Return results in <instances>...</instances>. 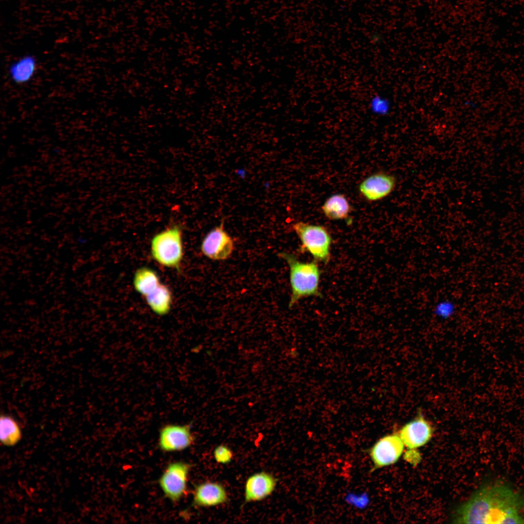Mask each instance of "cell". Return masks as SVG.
<instances>
[{
    "mask_svg": "<svg viewBox=\"0 0 524 524\" xmlns=\"http://www.w3.org/2000/svg\"><path fill=\"white\" fill-rule=\"evenodd\" d=\"M144 298L148 306L156 314L164 316L170 311L173 295L166 285L161 283L154 291Z\"/></svg>",
    "mask_w": 524,
    "mask_h": 524,
    "instance_id": "obj_14",
    "label": "cell"
},
{
    "mask_svg": "<svg viewBox=\"0 0 524 524\" xmlns=\"http://www.w3.org/2000/svg\"><path fill=\"white\" fill-rule=\"evenodd\" d=\"M150 252L152 258L160 265L179 269L184 256L181 228L174 226L156 234L151 240Z\"/></svg>",
    "mask_w": 524,
    "mask_h": 524,
    "instance_id": "obj_3",
    "label": "cell"
},
{
    "mask_svg": "<svg viewBox=\"0 0 524 524\" xmlns=\"http://www.w3.org/2000/svg\"><path fill=\"white\" fill-rule=\"evenodd\" d=\"M278 256L283 259L289 267L291 295L289 308H292L300 300L310 296L322 297L319 290L321 270L318 262L300 261L293 253L279 252Z\"/></svg>",
    "mask_w": 524,
    "mask_h": 524,
    "instance_id": "obj_2",
    "label": "cell"
},
{
    "mask_svg": "<svg viewBox=\"0 0 524 524\" xmlns=\"http://www.w3.org/2000/svg\"><path fill=\"white\" fill-rule=\"evenodd\" d=\"M404 444L398 433L379 439L368 450L372 461L371 472L396 462L403 454Z\"/></svg>",
    "mask_w": 524,
    "mask_h": 524,
    "instance_id": "obj_6",
    "label": "cell"
},
{
    "mask_svg": "<svg viewBox=\"0 0 524 524\" xmlns=\"http://www.w3.org/2000/svg\"><path fill=\"white\" fill-rule=\"evenodd\" d=\"M234 248V242L224 229L223 222L206 234L200 246L201 252L205 256L215 261L228 259Z\"/></svg>",
    "mask_w": 524,
    "mask_h": 524,
    "instance_id": "obj_8",
    "label": "cell"
},
{
    "mask_svg": "<svg viewBox=\"0 0 524 524\" xmlns=\"http://www.w3.org/2000/svg\"><path fill=\"white\" fill-rule=\"evenodd\" d=\"M233 458L232 451L225 444L217 445L213 450V458L219 464H228L232 461Z\"/></svg>",
    "mask_w": 524,
    "mask_h": 524,
    "instance_id": "obj_20",
    "label": "cell"
},
{
    "mask_svg": "<svg viewBox=\"0 0 524 524\" xmlns=\"http://www.w3.org/2000/svg\"><path fill=\"white\" fill-rule=\"evenodd\" d=\"M456 306L454 302L448 299L442 300L437 302L433 309L434 315L442 319H447L451 317L455 313Z\"/></svg>",
    "mask_w": 524,
    "mask_h": 524,
    "instance_id": "obj_18",
    "label": "cell"
},
{
    "mask_svg": "<svg viewBox=\"0 0 524 524\" xmlns=\"http://www.w3.org/2000/svg\"><path fill=\"white\" fill-rule=\"evenodd\" d=\"M160 284L158 275L150 268L142 267L134 273L133 278L134 288L144 297L154 291Z\"/></svg>",
    "mask_w": 524,
    "mask_h": 524,
    "instance_id": "obj_16",
    "label": "cell"
},
{
    "mask_svg": "<svg viewBox=\"0 0 524 524\" xmlns=\"http://www.w3.org/2000/svg\"><path fill=\"white\" fill-rule=\"evenodd\" d=\"M195 440L191 424H168L160 430L158 445L164 452H178L191 447Z\"/></svg>",
    "mask_w": 524,
    "mask_h": 524,
    "instance_id": "obj_7",
    "label": "cell"
},
{
    "mask_svg": "<svg viewBox=\"0 0 524 524\" xmlns=\"http://www.w3.org/2000/svg\"><path fill=\"white\" fill-rule=\"evenodd\" d=\"M192 465L182 461L169 463L160 475L158 483L164 495L177 503L187 493L188 483Z\"/></svg>",
    "mask_w": 524,
    "mask_h": 524,
    "instance_id": "obj_5",
    "label": "cell"
},
{
    "mask_svg": "<svg viewBox=\"0 0 524 524\" xmlns=\"http://www.w3.org/2000/svg\"><path fill=\"white\" fill-rule=\"evenodd\" d=\"M455 524H524V496L500 481L485 484L455 510Z\"/></svg>",
    "mask_w": 524,
    "mask_h": 524,
    "instance_id": "obj_1",
    "label": "cell"
},
{
    "mask_svg": "<svg viewBox=\"0 0 524 524\" xmlns=\"http://www.w3.org/2000/svg\"><path fill=\"white\" fill-rule=\"evenodd\" d=\"M300 240L298 251L308 252L318 262L327 264L331 257L332 237L328 229L322 225L297 222L292 226Z\"/></svg>",
    "mask_w": 524,
    "mask_h": 524,
    "instance_id": "obj_4",
    "label": "cell"
},
{
    "mask_svg": "<svg viewBox=\"0 0 524 524\" xmlns=\"http://www.w3.org/2000/svg\"><path fill=\"white\" fill-rule=\"evenodd\" d=\"M37 63L32 55H25L14 61L9 67L8 73L11 81L17 84H23L30 81L36 73Z\"/></svg>",
    "mask_w": 524,
    "mask_h": 524,
    "instance_id": "obj_13",
    "label": "cell"
},
{
    "mask_svg": "<svg viewBox=\"0 0 524 524\" xmlns=\"http://www.w3.org/2000/svg\"><path fill=\"white\" fill-rule=\"evenodd\" d=\"M370 108L372 113L377 115H387L391 109L390 101L386 98L379 95L374 96L370 103Z\"/></svg>",
    "mask_w": 524,
    "mask_h": 524,
    "instance_id": "obj_19",
    "label": "cell"
},
{
    "mask_svg": "<svg viewBox=\"0 0 524 524\" xmlns=\"http://www.w3.org/2000/svg\"><path fill=\"white\" fill-rule=\"evenodd\" d=\"M351 208L347 197L343 194H334L326 199L322 206L324 215L330 220L346 219Z\"/></svg>",
    "mask_w": 524,
    "mask_h": 524,
    "instance_id": "obj_15",
    "label": "cell"
},
{
    "mask_svg": "<svg viewBox=\"0 0 524 524\" xmlns=\"http://www.w3.org/2000/svg\"><path fill=\"white\" fill-rule=\"evenodd\" d=\"M229 500L228 492L221 483L206 481L195 486L192 504L195 507H213L224 504Z\"/></svg>",
    "mask_w": 524,
    "mask_h": 524,
    "instance_id": "obj_12",
    "label": "cell"
},
{
    "mask_svg": "<svg viewBox=\"0 0 524 524\" xmlns=\"http://www.w3.org/2000/svg\"><path fill=\"white\" fill-rule=\"evenodd\" d=\"M433 433L431 424L421 414L406 424L398 433L404 445L414 449L426 444Z\"/></svg>",
    "mask_w": 524,
    "mask_h": 524,
    "instance_id": "obj_10",
    "label": "cell"
},
{
    "mask_svg": "<svg viewBox=\"0 0 524 524\" xmlns=\"http://www.w3.org/2000/svg\"><path fill=\"white\" fill-rule=\"evenodd\" d=\"M397 184L395 177L384 172L373 173L364 179L359 185L362 196L370 202L377 201L389 196Z\"/></svg>",
    "mask_w": 524,
    "mask_h": 524,
    "instance_id": "obj_9",
    "label": "cell"
},
{
    "mask_svg": "<svg viewBox=\"0 0 524 524\" xmlns=\"http://www.w3.org/2000/svg\"><path fill=\"white\" fill-rule=\"evenodd\" d=\"M22 432L18 423L9 415H1L0 419V440L7 447L16 445L21 440Z\"/></svg>",
    "mask_w": 524,
    "mask_h": 524,
    "instance_id": "obj_17",
    "label": "cell"
},
{
    "mask_svg": "<svg viewBox=\"0 0 524 524\" xmlns=\"http://www.w3.org/2000/svg\"><path fill=\"white\" fill-rule=\"evenodd\" d=\"M277 483V478L271 473L261 471L253 474L245 483V501L254 503L265 499L275 491Z\"/></svg>",
    "mask_w": 524,
    "mask_h": 524,
    "instance_id": "obj_11",
    "label": "cell"
}]
</instances>
